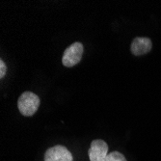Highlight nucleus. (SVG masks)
<instances>
[{
	"mask_svg": "<svg viewBox=\"0 0 161 161\" xmlns=\"http://www.w3.org/2000/svg\"><path fill=\"white\" fill-rule=\"evenodd\" d=\"M108 153V145L103 140H94L89 149L90 161H104Z\"/></svg>",
	"mask_w": 161,
	"mask_h": 161,
	"instance_id": "obj_4",
	"label": "nucleus"
},
{
	"mask_svg": "<svg viewBox=\"0 0 161 161\" xmlns=\"http://www.w3.org/2000/svg\"><path fill=\"white\" fill-rule=\"evenodd\" d=\"M83 52H84V47L81 42H75L74 43H71L69 47L66 48L63 54V58H62L63 65L67 68H70L77 65L81 60Z\"/></svg>",
	"mask_w": 161,
	"mask_h": 161,
	"instance_id": "obj_2",
	"label": "nucleus"
},
{
	"mask_svg": "<svg viewBox=\"0 0 161 161\" xmlns=\"http://www.w3.org/2000/svg\"><path fill=\"white\" fill-rule=\"evenodd\" d=\"M40 106L39 97L32 92H25L21 94L18 100V107L23 116H33Z\"/></svg>",
	"mask_w": 161,
	"mask_h": 161,
	"instance_id": "obj_1",
	"label": "nucleus"
},
{
	"mask_svg": "<svg viewBox=\"0 0 161 161\" xmlns=\"http://www.w3.org/2000/svg\"><path fill=\"white\" fill-rule=\"evenodd\" d=\"M6 71H7V67L3 62V60H1L0 61V78H3L5 76Z\"/></svg>",
	"mask_w": 161,
	"mask_h": 161,
	"instance_id": "obj_7",
	"label": "nucleus"
},
{
	"mask_svg": "<svg viewBox=\"0 0 161 161\" xmlns=\"http://www.w3.org/2000/svg\"><path fill=\"white\" fill-rule=\"evenodd\" d=\"M104 161H126L125 155L119 152H112L110 153Z\"/></svg>",
	"mask_w": 161,
	"mask_h": 161,
	"instance_id": "obj_6",
	"label": "nucleus"
},
{
	"mask_svg": "<svg viewBox=\"0 0 161 161\" xmlns=\"http://www.w3.org/2000/svg\"><path fill=\"white\" fill-rule=\"evenodd\" d=\"M45 161H72V154L64 146L57 145L46 152Z\"/></svg>",
	"mask_w": 161,
	"mask_h": 161,
	"instance_id": "obj_3",
	"label": "nucleus"
},
{
	"mask_svg": "<svg viewBox=\"0 0 161 161\" xmlns=\"http://www.w3.org/2000/svg\"><path fill=\"white\" fill-rule=\"evenodd\" d=\"M152 47H153V43L149 38L137 37L133 40L132 43H131L130 50L133 55L141 56L150 52Z\"/></svg>",
	"mask_w": 161,
	"mask_h": 161,
	"instance_id": "obj_5",
	"label": "nucleus"
}]
</instances>
